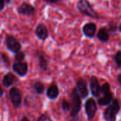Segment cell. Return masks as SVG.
I'll return each instance as SVG.
<instances>
[{
    "label": "cell",
    "instance_id": "obj_22",
    "mask_svg": "<svg viewBox=\"0 0 121 121\" xmlns=\"http://www.w3.org/2000/svg\"><path fill=\"white\" fill-rule=\"evenodd\" d=\"M62 108L64 111H68L71 108V105L69 102H67L66 100H64L62 101Z\"/></svg>",
    "mask_w": 121,
    "mask_h": 121
},
{
    "label": "cell",
    "instance_id": "obj_19",
    "mask_svg": "<svg viewBox=\"0 0 121 121\" xmlns=\"http://www.w3.org/2000/svg\"><path fill=\"white\" fill-rule=\"evenodd\" d=\"M115 62L118 67H121V51H118L114 57Z\"/></svg>",
    "mask_w": 121,
    "mask_h": 121
},
{
    "label": "cell",
    "instance_id": "obj_25",
    "mask_svg": "<svg viewBox=\"0 0 121 121\" xmlns=\"http://www.w3.org/2000/svg\"><path fill=\"white\" fill-rule=\"evenodd\" d=\"M45 2H48V3H51V4H54V3H56L58 0H44Z\"/></svg>",
    "mask_w": 121,
    "mask_h": 121
},
{
    "label": "cell",
    "instance_id": "obj_18",
    "mask_svg": "<svg viewBox=\"0 0 121 121\" xmlns=\"http://www.w3.org/2000/svg\"><path fill=\"white\" fill-rule=\"evenodd\" d=\"M33 88L38 94H41L43 92V90H44V86H43V83H41V82L35 83L34 85L33 86Z\"/></svg>",
    "mask_w": 121,
    "mask_h": 121
},
{
    "label": "cell",
    "instance_id": "obj_13",
    "mask_svg": "<svg viewBox=\"0 0 121 121\" xmlns=\"http://www.w3.org/2000/svg\"><path fill=\"white\" fill-rule=\"evenodd\" d=\"M59 93V91H58V88L57 87L56 85H51L50 86L47 91H46V95L48 96V98L53 100V99H56Z\"/></svg>",
    "mask_w": 121,
    "mask_h": 121
},
{
    "label": "cell",
    "instance_id": "obj_12",
    "mask_svg": "<svg viewBox=\"0 0 121 121\" xmlns=\"http://www.w3.org/2000/svg\"><path fill=\"white\" fill-rule=\"evenodd\" d=\"M77 90L81 94L82 98H86L88 95V90L87 83L83 79H80L77 83Z\"/></svg>",
    "mask_w": 121,
    "mask_h": 121
},
{
    "label": "cell",
    "instance_id": "obj_28",
    "mask_svg": "<svg viewBox=\"0 0 121 121\" xmlns=\"http://www.w3.org/2000/svg\"><path fill=\"white\" fill-rule=\"evenodd\" d=\"M21 121H29V120L26 117H24L21 120Z\"/></svg>",
    "mask_w": 121,
    "mask_h": 121
},
{
    "label": "cell",
    "instance_id": "obj_11",
    "mask_svg": "<svg viewBox=\"0 0 121 121\" xmlns=\"http://www.w3.org/2000/svg\"><path fill=\"white\" fill-rule=\"evenodd\" d=\"M12 69L20 76H24L28 71V66L26 63L19 62L13 65Z\"/></svg>",
    "mask_w": 121,
    "mask_h": 121
},
{
    "label": "cell",
    "instance_id": "obj_4",
    "mask_svg": "<svg viewBox=\"0 0 121 121\" xmlns=\"http://www.w3.org/2000/svg\"><path fill=\"white\" fill-rule=\"evenodd\" d=\"M9 98L11 100L12 103L13 104L14 107L15 108H19L21 106L22 101V97L21 91L17 88H12L9 90Z\"/></svg>",
    "mask_w": 121,
    "mask_h": 121
},
{
    "label": "cell",
    "instance_id": "obj_26",
    "mask_svg": "<svg viewBox=\"0 0 121 121\" xmlns=\"http://www.w3.org/2000/svg\"><path fill=\"white\" fill-rule=\"evenodd\" d=\"M3 94H4V91L2 88V87L0 86V97H2L3 95Z\"/></svg>",
    "mask_w": 121,
    "mask_h": 121
},
{
    "label": "cell",
    "instance_id": "obj_9",
    "mask_svg": "<svg viewBox=\"0 0 121 121\" xmlns=\"http://www.w3.org/2000/svg\"><path fill=\"white\" fill-rule=\"evenodd\" d=\"M83 32L88 38H93L96 32V25L93 22L86 24L83 27Z\"/></svg>",
    "mask_w": 121,
    "mask_h": 121
},
{
    "label": "cell",
    "instance_id": "obj_16",
    "mask_svg": "<svg viewBox=\"0 0 121 121\" xmlns=\"http://www.w3.org/2000/svg\"><path fill=\"white\" fill-rule=\"evenodd\" d=\"M97 36L102 42H107L109 39V34L105 28H101L98 31Z\"/></svg>",
    "mask_w": 121,
    "mask_h": 121
},
{
    "label": "cell",
    "instance_id": "obj_1",
    "mask_svg": "<svg viewBox=\"0 0 121 121\" xmlns=\"http://www.w3.org/2000/svg\"><path fill=\"white\" fill-rule=\"evenodd\" d=\"M77 9L80 13L93 19L99 18L98 13L93 9L88 0H79L77 4Z\"/></svg>",
    "mask_w": 121,
    "mask_h": 121
},
{
    "label": "cell",
    "instance_id": "obj_6",
    "mask_svg": "<svg viewBox=\"0 0 121 121\" xmlns=\"http://www.w3.org/2000/svg\"><path fill=\"white\" fill-rule=\"evenodd\" d=\"M6 44L9 50L13 53H17L21 50L22 46L20 43L12 36H9L6 39Z\"/></svg>",
    "mask_w": 121,
    "mask_h": 121
},
{
    "label": "cell",
    "instance_id": "obj_17",
    "mask_svg": "<svg viewBox=\"0 0 121 121\" xmlns=\"http://www.w3.org/2000/svg\"><path fill=\"white\" fill-rule=\"evenodd\" d=\"M38 58H39V64L40 68L43 71H46L47 67H48V63H47V60L45 56L42 54H39L38 56Z\"/></svg>",
    "mask_w": 121,
    "mask_h": 121
},
{
    "label": "cell",
    "instance_id": "obj_30",
    "mask_svg": "<svg viewBox=\"0 0 121 121\" xmlns=\"http://www.w3.org/2000/svg\"><path fill=\"white\" fill-rule=\"evenodd\" d=\"M119 29H120V31H121V24H120V28H119Z\"/></svg>",
    "mask_w": 121,
    "mask_h": 121
},
{
    "label": "cell",
    "instance_id": "obj_8",
    "mask_svg": "<svg viewBox=\"0 0 121 121\" xmlns=\"http://www.w3.org/2000/svg\"><path fill=\"white\" fill-rule=\"evenodd\" d=\"M17 12L19 14H21L26 15V16H31L34 14L35 9L32 5L24 2L22 4H21L18 7Z\"/></svg>",
    "mask_w": 121,
    "mask_h": 121
},
{
    "label": "cell",
    "instance_id": "obj_29",
    "mask_svg": "<svg viewBox=\"0 0 121 121\" xmlns=\"http://www.w3.org/2000/svg\"><path fill=\"white\" fill-rule=\"evenodd\" d=\"M5 3H9L11 2V0H4Z\"/></svg>",
    "mask_w": 121,
    "mask_h": 121
},
{
    "label": "cell",
    "instance_id": "obj_23",
    "mask_svg": "<svg viewBox=\"0 0 121 121\" xmlns=\"http://www.w3.org/2000/svg\"><path fill=\"white\" fill-rule=\"evenodd\" d=\"M37 121H51V118L46 115H41Z\"/></svg>",
    "mask_w": 121,
    "mask_h": 121
},
{
    "label": "cell",
    "instance_id": "obj_15",
    "mask_svg": "<svg viewBox=\"0 0 121 121\" xmlns=\"http://www.w3.org/2000/svg\"><path fill=\"white\" fill-rule=\"evenodd\" d=\"M112 98H113V95L111 92L105 93L104 94L103 98H100L98 100V104L100 105H108L111 103Z\"/></svg>",
    "mask_w": 121,
    "mask_h": 121
},
{
    "label": "cell",
    "instance_id": "obj_10",
    "mask_svg": "<svg viewBox=\"0 0 121 121\" xmlns=\"http://www.w3.org/2000/svg\"><path fill=\"white\" fill-rule=\"evenodd\" d=\"M35 34L39 39L43 41L46 40L48 36V29L46 27V26L43 24H41L36 26L35 29Z\"/></svg>",
    "mask_w": 121,
    "mask_h": 121
},
{
    "label": "cell",
    "instance_id": "obj_21",
    "mask_svg": "<svg viewBox=\"0 0 121 121\" xmlns=\"http://www.w3.org/2000/svg\"><path fill=\"white\" fill-rule=\"evenodd\" d=\"M110 85L108 83H105L103 84L102 86H101V88H100V93H103V95L105 94V93H108L109 92H110Z\"/></svg>",
    "mask_w": 121,
    "mask_h": 121
},
{
    "label": "cell",
    "instance_id": "obj_24",
    "mask_svg": "<svg viewBox=\"0 0 121 121\" xmlns=\"http://www.w3.org/2000/svg\"><path fill=\"white\" fill-rule=\"evenodd\" d=\"M4 0H0V11H2L4 8Z\"/></svg>",
    "mask_w": 121,
    "mask_h": 121
},
{
    "label": "cell",
    "instance_id": "obj_7",
    "mask_svg": "<svg viewBox=\"0 0 121 121\" xmlns=\"http://www.w3.org/2000/svg\"><path fill=\"white\" fill-rule=\"evenodd\" d=\"M90 88L92 94L95 97H98L100 95L101 87L100 86L98 78L94 76H91L90 78Z\"/></svg>",
    "mask_w": 121,
    "mask_h": 121
},
{
    "label": "cell",
    "instance_id": "obj_14",
    "mask_svg": "<svg viewBox=\"0 0 121 121\" xmlns=\"http://www.w3.org/2000/svg\"><path fill=\"white\" fill-rule=\"evenodd\" d=\"M14 81H15V76L12 73H9L4 76L2 79V83L4 87L9 88L14 83Z\"/></svg>",
    "mask_w": 121,
    "mask_h": 121
},
{
    "label": "cell",
    "instance_id": "obj_2",
    "mask_svg": "<svg viewBox=\"0 0 121 121\" xmlns=\"http://www.w3.org/2000/svg\"><path fill=\"white\" fill-rule=\"evenodd\" d=\"M120 110V104L117 99H114L108 107L104 113V118L106 121H115L116 115Z\"/></svg>",
    "mask_w": 121,
    "mask_h": 121
},
{
    "label": "cell",
    "instance_id": "obj_20",
    "mask_svg": "<svg viewBox=\"0 0 121 121\" xmlns=\"http://www.w3.org/2000/svg\"><path fill=\"white\" fill-rule=\"evenodd\" d=\"M24 57H25V54L24 52H22V51H18L17 53H16V55H15V60L18 62H21L22 60H23L24 59Z\"/></svg>",
    "mask_w": 121,
    "mask_h": 121
},
{
    "label": "cell",
    "instance_id": "obj_27",
    "mask_svg": "<svg viewBox=\"0 0 121 121\" xmlns=\"http://www.w3.org/2000/svg\"><path fill=\"white\" fill-rule=\"evenodd\" d=\"M117 81H118L120 85L121 86V74H120V75L118 76V77H117Z\"/></svg>",
    "mask_w": 121,
    "mask_h": 121
},
{
    "label": "cell",
    "instance_id": "obj_5",
    "mask_svg": "<svg viewBox=\"0 0 121 121\" xmlns=\"http://www.w3.org/2000/svg\"><path fill=\"white\" fill-rule=\"evenodd\" d=\"M85 108L88 120L93 119L97 110V105L95 101L93 98L88 99L85 104Z\"/></svg>",
    "mask_w": 121,
    "mask_h": 121
},
{
    "label": "cell",
    "instance_id": "obj_3",
    "mask_svg": "<svg viewBox=\"0 0 121 121\" xmlns=\"http://www.w3.org/2000/svg\"><path fill=\"white\" fill-rule=\"evenodd\" d=\"M71 98H72V108H71V116H75L78 113L81 107V98H80V95L78 94L77 89L74 88L73 90Z\"/></svg>",
    "mask_w": 121,
    "mask_h": 121
}]
</instances>
